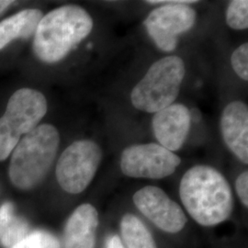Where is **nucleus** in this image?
Segmentation results:
<instances>
[{"instance_id":"1","label":"nucleus","mask_w":248,"mask_h":248,"mask_svg":"<svg viewBox=\"0 0 248 248\" xmlns=\"http://www.w3.org/2000/svg\"><path fill=\"white\" fill-rule=\"evenodd\" d=\"M186 212L202 226H214L230 218L233 196L230 184L217 169L199 165L188 169L179 185Z\"/></svg>"},{"instance_id":"2","label":"nucleus","mask_w":248,"mask_h":248,"mask_svg":"<svg viewBox=\"0 0 248 248\" xmlns=\"http://www.w3.org/2000/svg\"><path fill=\"white\" fill-rule=\"evenodd\" d=\"M93 19L78 5L53 9L39 22L33 40L36 57L45 63L62 61L90 34Z\"/></svg>"},{"instance_id":"3","label":"nucleus","mask_w":248,"mask_h":248,"mask_svg":"<svg viewBox=\"0 0 248 248\" xmlns=\"http://www.w3.org/2000/svg\"><path fill=\"white\" fill-rule=\"evenodd\" d=\"M59 144L60 134L52 124H40L25 134L11 153L12 184L24 190L39 185L52 168Z\"/></svg>"},{"instance_id":"4","label":"nucleus","mask_w":248,"mask_h":248,"mask_svg":"<svg viewBox=\"0 0 248 248\" xmlns=\"http://www.w3.org/2000/svg\"><path fill=\"white\" fill-rule=\"evenodd\" d=\"M186 75L184 61L177 55L154 62L133 88V106L144 112L155 113L174 103Z\"/></svg>"},{"instance_id":"5","label":"nucleus","mask_w":248,"mask_h":248,"mask_svg":"<svg viewBox=\"0 0 248 248\" xmlns=\"http://www.w3.org/2000/svg\"><path fill=\"white\" fill-rule=\"evenodd\" d=\"M48 109L45 95L36 89H18L9 98L0 118V161L7 159L20 137L31 132Z\"/></svg>"},{"instance_id":"6","label":"nucleus","mask_w":248,"mask_h":248,"mask_svg":"<svg viewBox=\"0 0 248 248\" xmlns=\"http://www.w3.org/2000/svg\"><path fill=\"white\" fill-rule=\"evenodd\" d=\"M102 156L97 142L79 140L71 143L57 162L55 173L60 186L70 194L83 192L95 177Z\"/></svg>"},{"instance_id":"7","label":"nucleus","mask_w":248,"mask_h":248,"mask_svg":"<svg viewBox=\"0 0 248 248\" xmlns=\"http://www.w3.org/2000/svg\"><path fill=\"white\" fill-rule=\"evenodd\" d=\"M180 157L158 143L133 144L124 149L121 169L125 176L161 179L171 176L180 165Z\"/></svg>"},{"instance_id":"8","label":"nucleus","mask_w":248,"mask_h":248,"mask_svg":"<svg viewBox=\"0 0 248 248\" xmlns=\"http://www.w3.org/2000/svg\"><path fill=\"white\" fill-rule=\"evenodd\" d=\"M196 17L188 5H162L151 12L143 26L157 48L169 53L177 48L178 36L193 28Z\"/></svg>"},{"instance_id":"9","label":"nucleus","mask_w":248,"mask_h":248,"mask_svg":"<svg viewBox=\"0 0 248 248\" xmlns=\"http://www.w3.org/2000/svg\"><path fill=\"white\" fill-rule=\"evenodd\" d=\"M136 208L156 227L177 233L186 223V217L178 204L158 186H146L133 195Z\"/></svg>"},{"instance_id":"10","label":"nucleus","mask_w":248,"mask_h":248,"mask_svg":"<svg viewBox=\"0 0 248 248\" xmlns=\"http://www.w3.org/2000/svg\"><path fill=\"white\" fill-rule=\"evenodd\" d=\"M191 123L190 110L186 106L172 104L155 113L152 126L160 145L174 153L186 142Z\"/></svg>"},{"instance_id":"11","label":"nucleus","mask_w":248,"mask_h":248,"mask_svg":"<svg viewBox=\"0 0 248 248\" xmlns=\"http://www.w3.org/2000/svg\"><path fill=\"white\" fill-rule=\"evenodd\" d=\"M222 139L233 155L248 163V108L242 101H232L224 108L221 117Z\"/></svg>"},{"instance_id":"12","label":"nucleus","mask_w":248,"mask_h":248,"mask_svg":"<svg viewBox=\"0 0 248 248\" xmlns=\"http://www.w3.org/2000/svg\"><path fill=\"white\" fill-rule=\"evenodd\" d=\"M98 213L94 206L80 205L72 213L64 228L65 248H95Z\"/></svg>"},{"instance_id":"13","label":"nucleus","mask_w":248,"mask_h":248,"mask_svg":"<svg viewBox=\"0 0 248 248\" xmlns=\"http://www.w3.org/2000/svg\"><path fill=\"white\" fill-rule=\"evenodd\" d=\"M43 17L40 9H28L0 21V51L16 39L34 35Z\"/></svg>"},{"instance_id":"14","label":"nucleus","mask_w":248,"mask_h":248,"mask_svg":"<svg viewBox=\"0 0 248 248\" xmlns=\"http://www.w3.org/2000/svg\"><path fill=\"white\" fill-rule=\"evenodd\" d=\"M121 233L127 248H157L150 231L131 213H126L122 218Z\"/></svg>"},{"instance_id":"15","label":"nucleus","mask_w":248,"mask_h":248,"mask_svg":"<svg viewBox=\"0 0 248 248\" xmlns=\"http://www.w3.org/2000/svg\"><path fill=\"white\" fill-rule=\"evenodd\" d=\"M28 231V223L14 216L10 222L0 227V243L5 248H11L26 236Z\"/></svg>"},{"instance_id":"16","label":"nucleus","mask_w":248,"mask_h":248,"mask_svg":"<svg viewBox=\"0 0 248 248\" xmlns=\"http://www.w3.org/2000/svg\"><path fill=\"white\" fill-rule=\"evenodd\" d=\"M11 248H61L58 239L45 231H34L28 233Z\"/></svg>"},{"instance_id":"17","label":"nucleus","mask_w":248,"mask_h":248,"mask_svg":"<svg viewBox=\"0 0 248 248\" xmlns=\"http://www.w3.org/2000/svg\"><path fill=\"white\" fill-rule=\"evenodd\" d=\"M226 22L233 30H246L248 28V1H231L226 11Z\"/></svg>"},{"instance_id":"18","label":"nucleus","mask_w":248,"mask_h":248,"mask_svg":"<svg viewBox=\"0 0 248 248\" xmlns=\"http://www.w3.org/2000/svg\"><path fill=\"white\" fill-rule=\"evenodd\" d=\"M232 67L242 79L248 80V44L239 46L232 54Z\"/></svg>"},{"instance_id":"19","label":"nucleus","mask_w":248,"mask_h":248,"mask_svg":"<svg viewBox=\"0 0 248 248\" xmlns=\"http://www.w3.org/2000/svg\"><path fill=\"white\" fill-rule=\"evenodd\" d=\"M235 188L240 201L246 207L248 206V171L243 172L237 177L235 182Z\"/></svg>"},{"instance_id":"20","label":"nucleus","mask_w":248,"mask_h":248,"mask_svg":"<svg viewBox=\"0 0 248 248\" xmlns=\"http://www.w3.org/2000/svg\"><path fill=\"white\" fill-rule=\"evenodd\" d=\"M145 3L150 5H176V4H185L190 5L197 3V1L192 0H155V1H145Z\"/></svg>"},{"instance_id":"21","label":"nucleus","mask_w":248,"mask_h":248,"mask_svg":"<svg viewBox=\"0 0 248 248\" xmlns=\"http://www.w3.org/2000/svg\"><path fill=\"white\" fill-rule=\"evenodd\" d=\"M105 248H125V247L118 235H111L107 239Z\"/></svg>"},{"instance_id":"22","label":"nucleus","mask_w":248,"mask_h":248,"mask_svg":"<svg viewBox=\"0 0 248 248\" xmlns=\"http://www.w3.org/2000/svg\"><path fill=\"white\" fill-rule=\"evenodd\" d=\"M16 4L15 1H9V0H0V15L5 12V10L9 8L11 5Z\"/></svg>"}]
</instances>
